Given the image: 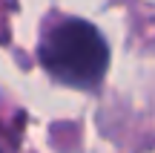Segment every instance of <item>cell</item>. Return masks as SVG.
<instances>
[{
	"label": "cell",
	"mask_w": 155,
	"mask_h": 153,
	"mask_svg": "<svg viewBox=\"0 0 155 153\" xmlns=\"http://www.w3.org/2000/svg\"><path fill=\"white\" fill-rule=\"evenodd\" d=\"M38 61L58 84L92 92L109 69V43L89 20L55 15L40 29Z\"/></svg>",
	"instance_id": "obj_1"
}]
</instances>
